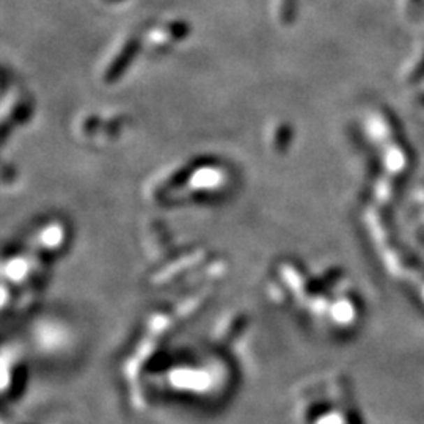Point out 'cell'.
<instances>
[{"label": "cell", "instance_id": "cell-1", "mask_svg": "<svg viewBox=\"0 0 424 424\" xmlns=\"http://www.w3.org/2000/svg\"><path fill=\"white\" fill-rule=\"evenodd\" d=\"M136 36H128L126 40L117 44L115 54H112L107 60V65L103 71L105 80L113 82L119 78V73L129 65L132 55L136 52Z\"/></svg>", "mask_w": 424, "mask_h": 424}, {"label": "cell", "instance_id": "cell-2", "mask_svg": "<svg viewBox=\"0 0 424 424\" xmlns=\"http://www.w3.org/2000/svg\"><path fill=\"white\" fill-rule=\"evenodd\" d=\"M187 34V25L180 21H172L167 24H162L159 27H156L153 34L149 35V43L151 46L157 50L168 49L173 46L175 43H178L182 36Z\"/></svg>", "mask_w": 424, "mask_h": 424}, {"label": "cell", "instance_id": "cell-3", "mask_svg": "<svg viewBox=\"0 0 424 424\" xmlns=\"http://www.w3.org/2000/svg\"><path fill=\"white\" fill-rule=\"evenodd\" d=\"M104 2H118V0H104Z\"/></svg>", "mask_w": 424, "mask_h": 424}]
</instances>
